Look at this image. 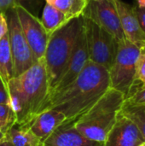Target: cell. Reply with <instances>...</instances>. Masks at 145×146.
Returning a JSON list of instances; mask_svg holds the SVG:
<instances>
[{
  "mask_svg": "<svg viewBox=\"0 0 145 146\" xmlns=\"http://www.w3.org/2000/svg\"><path fill=\"white\" fill-rule=\"evenodd\" d=\"M110 88L109 70L90 60L78 77L61 93L53 97L48 110L64 115V122H74L89 110Z\"/></svg>",
  "mask_w": 145,
  "mask_h": 146,
  "instance_id": "6da1fadb",
  "label": "cell"
},
{
  "mask_svg": "<svg viewBox=\"0 0 145 146\" xmlns=\"http://www.w3.org/2000/svg\"><path fill=\"white\" fill-rule=\"evenodd\" d=\"M15 124L28 127L40 113L47 110L50 86L44 59L12 78L7 84Z\"/></svg>",
  "mask_w": 145,
  "mask_h": 146,
  "instance_id": "7a4b0ae2",
  "label": "cell"
},
{
  "mask_svg": "<svg viewBox=\"0 0 145 146\" xmlns=\"http://www.w3.org/2000/svg\"><path fill=\"white\" fill-rule=\"evenodd\" d=\"M125 95L109 88L106 93L74 122L75 129L85 138L104 143L121 110Z\"/></svg>",
  "mask_w": 145,
  "mask_h": 146,
  "instance_id": "3957f363",
  "label": "cell"
},
{
  "mask_svg": "<svg viewBox=\"0 0 145 146\" xmlns=\"http://www.w3.org/2000/svg\"><path fill=\"white\" fill-rule=\"evenodd\" d=\"M82 24V16L72 19L49 38L44 62L50 86V97L67 68Z\"/></svg>",
  "mask_w": 145,
  "mask_h": 146,
  "instance_id": "277c9868",
  "label": "cell"
},
{
  "mask_svg": "<svg viewBox=\"0 0 145 146\" xmlns=\"http://www.w3.org/2000/svg\"><path fill=\"white\" fill-rule=\"evenodd\" d=\"M141 49L126 38L118 43L115 61L109 70L110 87L122 92L125 97L135 82L136 65Z\"/></svg>",
  "mask_w": 145,
  "mask_h": 146,
  "instance_id": "5b68a950",
  "label": "cell"
},
{
  "mask_svg": "<svg viewBox=\"0 0 145 146\" xmlns=\"http://www.w3.org/2000/svg\"><path fill=\"white\" fill-rule=\"evenodd\" d=\"M89 60L110 69L118 50L117 40L106 30L83 17Z\"/></svg>",
  "mask_w": 145,
  "mask_h": 146,
  "instance_id": "8992f818",
  "label": "cell"
},
{
  "mask_svg": "<svg viewBox=\"0 0 145 146\" xmlns=\"http://www.w3.org/2000/svg\"><path fill=\"white\" fill-rule=\"evenodd\" d=\"M8 23V35L13 61L14 77L29 69L36 62L29 44L22 33L15 9L5 12Z\"/></svg>",
  "mask_w": 145,
  "mask_h": 146,
  "instance_id": "52a82bcc",
  "label": "cell"
},
{
  "mask_svg": "<svg viewBox=\"0 0 145 146\" xmlns=\"http://www.w3.org/2000/svg\"><path fill=\"white\" fill-rule=\"evenodd\" d=\"M15 10L35 62L44 59L50 36L46 33L41 20L22 6H17Z\"/></svg>",
  "mask_w": 145,
  "mask_h": 146,
  "instance_id": "ba28073f",
  "label": "cell"
},
{
  "mask_svg": "<svg viewBox=\"0 0 145 146\" xmlns=\"http://www.w3.org/2000/svg\"><path fill=\"white\" fill-rule=\"evenodd\" d=\"M82 16L91 20L106 30L118 43L126 39L113 0L100 2L88 1Z\"/></svg>",
  "mask_w": 145,
  "mask_h": 146,
  "instance_id": "9c48e42d",
  "label": "cell"
},
{
  "mask_svg": "<svg viewBox=\"0 0 145 146\" xmlns=\"http://www.w3.org/2000/svg\"><path fill=\"white\" fill-rule=\"evenodd\" d=\"M88 60H89V55H88V49H87L85 31L84 21H83V24L79 32L67 68L64 73L62 74L56 86L51 92L49 99V103L53 97L56 96L57 94L64 91L78 77V75L85 67V63L88 62Z\"/></svg>",
  "mask_w": 145,
  "mask_h": 146,
  "instance_id": "30bf717a",
  "label": "cell"
},
{
  "mask_svg": "<svg viewBox=\"0 0 145 146\" xmlns=\"http://www.w3.org/2000/svg\"><path fill=\"white\" fill-rule=\"evenodd\" d=\"M144 142V139L134 123L119 112L104 146H139Z\"/></svg>",
  "mask_w": 145,
  "mask_h": 146,
  "instance_id": "8fae6325",
  "label": "cell"
},
{
  "mask_svg": "<svg viewBox=\"0 0 145 146\" xmlns=\"http://www.w3.org/2000/svg\"><path fill=\"white\" fill-rule=\"evenodd\" d=\"M117 10L121 25L127 40L138 46L145 47V35L140 27L134 5H131L122 0H113Z\"/></svg>",
  "mask_w": 145,
  "mask_h": 146,
  "instance_id": "7c38bea8",
  "label": "cell"
},
{
  "mask_svg": "<svg viewBox=\"0 0 145 146\" xmlns=\"http://www.w3.org/2000/svg\"><path fill=\"white\" fill-rule=\"evenodd\" d=\"M43 145L44 146H104V143L85 138L75 129L73 122H63Z\"/></svg>",
  "mask_w": 145,
  "mask_h": 146,
  "instance_id": "4fadbf2b",
  "label": "cell"
},
{
  "mask_svg": "<svg viewBox=\"0 0 145 146\" xmlns=\"http://www.w3.org/2000/svg\"><path fill=\"white\" fill-rule=\"evenodd\" d=\"M65 121L66 118L61 112L48 110L37 115L27 127L37 139L44 143Z\"/></svg>",
  "mask_w": 145,
  "mask_h": 146,
  "instance_id": "5bb4252c",
  "label": "cell"
},
{
  "mask_svg": "<svg viewBox=\"0 0 145 146\" xmlns=\"http://www.w3.org/2000/svg\"><path fill=\"white\" fill-rule=\"evenodd\" d=\"M69 21L71 20H69L55 6L48 3H45V6L43 9L41 22L49 36H50L59 28L62 27Z\"/></svg>",
  "mask_w": 145,
  "mask_h": 146,
  "instance_id": "9a60e30c",
  "label": "cell"
},
{
  "mask_svg": "<svg viewBox=\"0 0 145 146\" xmlns=\"http://www.w3.org/2000/svg\"><path fill=\"white\" fill-rule=\"evenodd\" d=\"M4 138L15 146H40L43 143L37 139L27 127L13 125L4 134Z\"/></svg>",
  "mask_w": 145,
  "mask_h": 146,
  "instance_id": "2e32d148",
  "label": "cell"
},
{
  "mask_svg": "<svg viewBox=\"0 0 145 146\" xmlns=\"http://www.w3.org/2000/svg\"><path fill=\"white\" fill-rule=\"evenodd\" d=\"M0 77L6 86L14 78L13 61L8 33L0 40Z\"/></svg>",
  "mask_w": 145,
  "mask_h": 146,
  "instance_id": "e0dca14e",
  "label": "cell"
},
{
  "mask_svg": "<svg viewBox=\"0 0 145 146\" xmlns=\"http://www.w3.org/2000/svg\"><path fill=\"white\" fill-rule=\"evenodd\" d=\"M120 112L134 123L141 133L145 142V106L134 105L124 100Z\"/></svg>",
  "mask_w": 145,
  "mask_h": 146,
  "instance_id": "ac0fdd59",
  "label": "cell"
},
{
  "mask_svg": "<svg viewBox=\"0 0 145 146\" xmlns=\"http://www.w3.org/2000/svg\"><path fill=\"white\" fill-rule=\"evenodd\" d=\"M87 3V0H53L50 4L62 11L69 20H72L82 16Z\"/></svg>",
  "mask_w": 145,
  "mask_h": 146,
  "instance_id": "d6986e66",
  "label": "cell"
},
{
  "mask_svg": "<svg viewBox=\"0 0 145 146\" xmlns=\"http://www.w3.org/2000/svg\"><path fill=\"white\" fill-rule=\"evenodd\" d=\"M125 101L134 105L145 106V86L135 81L125 97Z\"/></svg>",
  "mask_w": 145,
  "mask_h": 146,
  "instance_id": "ffe728a7",
  "label": "cell"
},
{
  "mask_svg": "<svg viewBox=\"0 0 145 146\" xmlns=\"http://www.w3.org/2000/svg\"><path fill=\"white\" fill-rule=\"evenodd\" d=\"M15 124V114L10 105L0 104V131L5 134L6 132Z\"/></svg>",
  "mask_w": 145,
  "mask_h": 146,
  "instance_id": "44dd1931",
  "label": "cell"
},
{
  "mask_svg": "<svg viewBox=\"0 0 145 146\" xmlns=\"http://www.w3.org/2000/svg\"><path fill=\"white\" fill-rule=\"evenodd\" d=\"M135 81L145 86V47L141 49L136 65V77Z\"/></svg>",
  "mask_w": 145,
  "mask_h": 146,
  "instance_id": "7402d4cb",
  "label": "cell"
},
{
  "mask_svg": "<svg viewBox=\"0 0 145 146\" xmlns=\"http://www.w3.org/2000/svg\"><path fill=\"white\" fill-rule=\"evenodd\" d=\"M33 1L34 0H0V12L5 13L6 11L15 9L17 6H22L26 9V5H30Z\"/></svg>",
  "mask_w": 145,
  "mask_h": 146,
  "instance_id": "603a6c76",
  "label": "cell"
},
{
  "mask_svg": "<svg viewBox=\"0 0 145 146\" xmlns=\"http://www.w3.org/2000/svg\"><path fill=\"white\" fill-rule=\"evenodd\" d=\"M0 104H9V96L7 89V86L3 83V80L0 77Z\"/></svg>",
  "mask_w": 145,
  "mask_h": 146,
  "instance_id": "cb8c5ba5",
  "label": "cell"
},
{
  "mask_svg": "<svg viewBox=\"0 0 145 146\" xmlns=\"http://www.w3.org/2000/svg\"><path fill=\"white\" fill-rule=\"evenodd\" d=\"M8 33V23L5 13L0 12V40Z\"/></svg>",
  "mask_w": 145,
  "mask_h": 146,
  "instance_id": "d4e9b609",
  "label": "cell"
},
{
  "mask_svg": "<svg viewBox=\"0 0 145 146\" xmlns=\"http://www.w3.org/2000/svg\"><path fill=\"white\" fill-rule=\"evenodd\" d=\"M134 8H135V10H136V14H137L138 19L140 27H141V28H142V30H143V32H144L145 35V9H144L138 8L135 4H134Z\"/></svg>",
  "mask_w": 145,
  "mask_h": 146,
  "instance_id": "484cf974",
  "label": "cell"
},
{
  "mask_svg": "<svg viewBox=\"0 0 145 146\" xmlns=\"http://www.w3.org/2000/svg\"><path fill=\"white\" fill-rule=\"evenodd\" d=\"M0 146H15L10 141H9L8 139H6L5 138H3L1 141H0Z\"/></svg>",
  "mask_w": 145,
  "mask_h": 146,
  "instance_id": "4316f807",
  "label": "cell"
},
{
  "mask_svg": "<svg viewBox=\"0 0 145 146\" xmlns=\"http://www.w3.org/2000/svg\"><path fill=\"white\" fill-rule=\"evenodd\" d=\"M134 4L137 5L138 8L144 9H145V0H137Z\"/></svg>",
  "mask_w": 145,
  "mask_h": 146,
  "instance_id": "83f0119b",
  "label": "cell"
},
{
  "mask_svg": "<svg viewBox=\"0 0 145 146\" xmlns=\"http://www.w3.org/2000/svg\"><path fill=\"white\" fill-rule=\"evenodd\" d=\"M3 138H4V134H3V133L0 131V141H1V140L3 139Z\"/></svg>",
  "mask_w": 145,
  "mask_h": 146,
  "instance_id": "f1b7e54d",
  "label": "cell"
},
{
  "mask_svg": "<svg viewBox=\"0 0 145 146\" xmlns=\"http://www.w3.org/2000/svg\"><path fill=\"white\" fill-rule=\"evenodd\" d=\"M87 1H95V2H100V1H112V0H87Z\"/></svg>",
  "mask_w": 145,
  "mask_h": 146,
  "instance_id": "f546056e",
  "label": "cell"
},
{
  "mask_svg": "<svg viewBox=\"0 0 145 146\" xmlns=\"http://www.w3.org/2000/svg\"><path fill=\"white\" fill-rule=\"evenodd\" d=\"M45 1H46V3H51L53 0H45Z\"/></svg>",
  "mask_w": 145,
  "mask_h": 146,
  "instance_id": "4dcf8cb0",
  "label": "cell"
},
{
  "mask_svg": "<svg viewBox=\"0 0 145 146\" xmlns=\"http://www.w3.org/2000/svg\"><path fill=\"white\" fill-rule=\"evenodd\" d=\"M139 146H145V142H144L143 144H141V145H140Z\"/></svg>",
  "mask_w": 145,
  "mask_h": 146,
  "instance_id": "1f68e13d",
  "label": "cell"
},
{
  "mask_svg": "<svg viewBox=\"0 0 145 146\" xmlns=\"http://www.w3.org/2000/svg\"><path fill=\"white\" fill-rule=\"evenodd\" d=\"M40 146H44V145H40Z\"/></svg>",
  "mask_w": 145,
  "mask_h": 146,
  "instance_id": "d6a6232c",
  "label": "cell"
}]
</instances>
